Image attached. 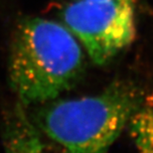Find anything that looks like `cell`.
Wrapping results in <instances>:
<instances>
[{
    "mask_svg": "<svg viewBox=\"0 0 153 153\" xmlns=\"http://www.w3.org/2000/svg\"><path fill=\"white\" fill-rule=\"evenodd\" d=\"M85 68L82 46L65 25L23 18L12 35L9 82L24 106L45 105L71 90Z\"/></svg>",
    "mask_w": 153,
    "mask_h": 153,
    "instance_id": "cell-1",
    "label": "cell"
},
{
    "mask_svg": "<svg viewBox=\"0 0 153 153\" xmlns=\"http://www.w3.org/2000/svg\"><path fill=\"white\" fill-rule=\"evenodd\" d=\"M143 100L135 85L118 81L94 96L47 102L33 121L68 153H106Z\"/></svg>",
    "mask_w": 153,
    "mask_h": 153,
    "instance_id": "cell-2",
    "label": "cell"
},
{
    "mask_svg": "<svg viewBox=\"0 0 153 153\" xmlns=\"http://www.w3.org/2000/svg\"><path fill=\"white\" fill-rule=\"evenodd\" d=\"M135 0H76L64 8L65 26L91 61L105 66L135 37Z\"/></svg>",
    "mask_w": 153,
    "mask_h": 153,
    "instance_id": "cell-3",
    "label": "cell"
},
{
    "mask_svg": "<svg viewBox=\"0 0 153 153\" xmlns=\"http://www.w3.org/2000/svg\"><path fill=\"white\" fill-rule=\"evenodd\" d=\"M3 144L5 153H57L47 144L44 134L20 102L7 114L3 129ZM58 153L68 152L62 148Z\"/></svg>",
    "mask_w": 153,
    "mask_h": 153,
    "instance_id": "cell-4",
    "label": "cell"
},
{
    "mask_svg": "<svg viewBox=\"0 0 153 153\" xmlns=\"http://www.w3.org/2000/svg\"><path fill=\"white\" fill-rule=\"evenodd\" d=\"M128 127L137 153H153V99L143 100Z\"/></svg>",
    "mask_w": 153,
    "mask_h": 153,
    "instance_id": "cell-5",
    "label": "cell"
}]
</instances>
